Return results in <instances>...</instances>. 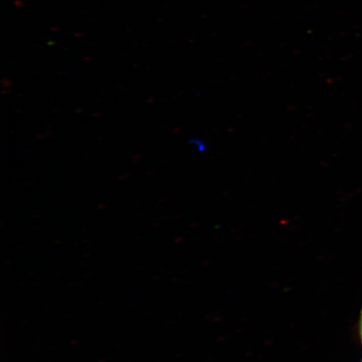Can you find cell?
Listing matches in <instances>:
<instances>
[{
  "instance_id": "obj_1",
  "label": "cell",
  "mask_w": 362,
  "mask_h": 362,
  "mask_svg": "<svg viewBox=\"0 0 362 362\" xmlns=\"http://www.w3.org/2000/svg\"><path fill=\"white\" fill-rule=\"evenodd\" d=\"M357 330H358V337L360 339V342L362 346V309L361 310V314H360L359 320H358V325H357Z\"/></svg>"
},
{
  "instance_id": "obj_2",
  "label": "cell",
  "mask_w": 362,
  "mask_h": 362,
  "mask_svg": "<svg viewBox=\"0 0 362 362\" xmlns=\"http://www.w3.org/2000/svg\"><path fill=\"white\" fill-rule=\"evenodd\" d=\"M361 362H362V359H361Z\"/></svg>"
}]
</instances>
